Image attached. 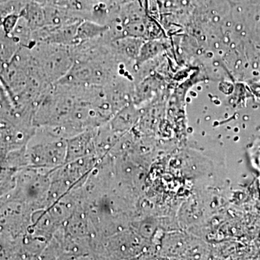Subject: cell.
I'll return each instance as SVG.
<instances>
[{"label": "cell", "mask_w": 260, "mask_h": 260, "mask_svg": "<svg viewBox=\"0 0 260 260\" xmlns=\"http://www.w3.org/2000/svg\"><path fill=\"white\" fill-rule=\"evenodd\" d=\"M8 1V0H0V2Z\"/></svg>", "instance_id": "2"}, {"label": "cell", "mask_w": 260, "mask_h": 260, "mask_svg": "<svg viewBox=\"0 0 260 260\" xmlns=\"http://www.w3.org/2000/svg\"><path fill=\"white\" fill-rule=\"evenodd\" d=\"M249 84L250 88L252 89L255 93L260 94V78L259 80Z\"/></svg>", "instance_id": "1"}]
</instances>
